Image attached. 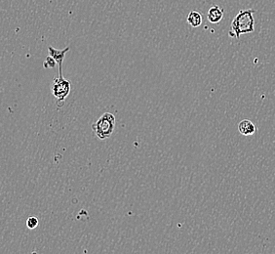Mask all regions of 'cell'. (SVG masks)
<instances>
[{
	"mask_svg": "<svg viewBox=\"0 0 275 254\" xmlns=\"http://www.w3.org/2000/svg\"><path fill=\"white\" fill-rule=\"evenodd\" d=\"M255 10H241L234 17L230 25L229 36L239 38L242 34L251 33L255 30Z\"/></svg>",
	"mask_w": 275,
	"mask_h": 254,
	"instance_id": "cell-1",
	"label": "cell"
},
{
	"mask_svg": "<svg viewBox=\"0 0 275 254\" xmlns=\"http://www.w3.org/2000/svg\"><path fill=\"white\" fill-rule=\"evenodd\" d=\"M114 127V116L110 113H104L94 125H92V130L100 140H105L113 133Z\"/></svg>",
	"mask_w": 275,
	"mask_h": 254,
	"instance_id": "cell-3",
	"label": "cell"
},
{
	"mask_svg": "<svg viewBox=\"0 0 275 254\" xmlns=\"http://www.w3.org/2000/svg\"><path fill=\"white\" fill-rule=\"evenodd\" d=\"M202 14L198 11H191L187 17V23L192 27H198L202 25Z\"/></svg>",
	"mask_w": 275,
	"mask_h": 254,
	"instance_id": "cell-7",
	"label": "cell"
},
{
	"mask_svg": "<svg viewBox=\"0 0 275 254\" xmlns=\"http://www.w3.org/2000/svg\"><path fill=\"white\" fill-rule=\"evenodd\" d=\"M70 49H71L70 47H66L63 50H59V49H56L52 46H49L48 47V53H49V56H51L56 61L59 68L60 67L63 68V63H64V60L66 58V54L70 51Z\"/></svg>",
	"mask_w": 275,
	"mask_h": 254,
	"instance_id": "cell-4",
	"label": "cell"
},
{
	"mask_svg": "<svg viewBox=\"0 0 275 254\" xmlns=\"http://www.w3.org/2000/svg\"><path fill=\"white\" fill-rule=\"evenodd\" d=\"M63 68H59V76L56 77L51 85V91L52 94L56 100L57 106L59 108L63 107L64 102L68 98V96L71 93V88H72V83L70 80L64 78L63 76Z\"/></svg>",
	"mask_w": 275,
	"mask_h": 254,
	"instance_id": "cell-2",
	"label": "cell"
},
{
	"mask_svg": "<svg viewBox=\"0 0 275 254\" xmlns=\"http://www.w3.org/2000/svg\"><path fill=\"white\" fill-rule=\"evenodd\" d=\"M223 17H224V9L218 5L212 6L208 11L207 18H208V21L212 24L220 23L222 21Z\"/></svg>",
	"mask_w": 275,
	"mask_h": 254,
	"instance_id": "cell-5",
	"label": "cell"
},
{
	"mask_svg": "<svg viewBox=\"0 0 275 254\" xmlns=\"http://www.w3.org/2000/svg\"><path fill=\"white\" fill-rule=\"evenodd\" d=\"M57 65L56 61L51 57V56H48L45 60V62L43 63V66L45 69H53L55 68V66Z\"/></svg>",
	"mask_w": 275,
	"mask_h": 254,
	"instance_id": "cell-9",
	"label": "cell"
},
{
	"mask_svg": "<svg viewBox=\"0 0 275 254\" xmlns=\"http://www.w3.org/2000/svg\"><path fill=\"white\" fill-rule=\"evenodd\" d=\"M39 224V221L36 217L34 216H30L27 220H26V227L29 229V230H33L35 229Z\"/></svg>",
	"mask_w": 275,
	"mask_h": 254,
	"instance_id": "cell-8",
	"label": "cell"
},
{
	"mask_svg": "<svg viewBox=\"0 0 275 254\" xmlns=\"http://www.w3.org/2000/svg\"><path fill=\"white\" fill-rule=\"evenodd\" d=\"M238 131L244 136H251L256 133L257 127L249 120H243L238 125Z\"/></svg>",
	"mask_w": 275,
	"mask_h": 254,
	"instance_id": "cell-6",
	"label": "cell"
}]
</instances>
